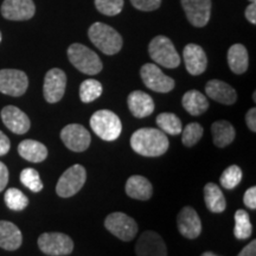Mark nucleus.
Returning <instances> with one entry per match:
<instances>
[{
  "instance_id": "393cba45",
  "label": "nucleus",
  "mask_w": 256,
  "mask_h": 256,
  "mask_svg": "<svg viewBox=\"0 0 256 256\" xmlns=\"http://www.w3.org/2000/svg\"><path fill=\"white\" fill-rule=\"evenodd\" d=\"M211 133H212V142L217 147L223 148L230 145L235 140V128L229 121L218 120L211 126Z\"/></svg>"
},
{
  "instance_id": "2eb2a0df",
  "label": "nucleus",
  "mask_w": 256,
  "mask_h": 256,
  "mask_svg": "<svg viewBox=\"0 0 256 256\" xmlns=\"http://www.w3.org/2000/svg\"><path fill=\"white\" fill-rule=\"evenodd\" d=\"M36 14V6L32 0H4L2 14L8 20H28Z\"/></svg>"
},
{
  "instance_id": "7c9ffc66",
  "label": "nucleus",
  "mask_w": 256,
  "mask_h": 256,
  "mask_svg": "<svg viewBox=\"0 0 256 256\" xmlns=\"http://www.w3.org/2000/svg\"><path fill=\"white\" fill-rule=\"evenodd\" d=\"M4 200L6 206L10 210L22 211L28 206V198L20 190L16 188H11L6 190Z\"/></svg>"
},
{
  "instance_id": "4468645a",
  "label": "nucleus",
  "mask_w": 256,
  "mask_h": 256,
  "mask_svg": "<svg viewBox=\"0 0 256 256\" xmlns=\"http://www.w3.org/2000/svg\"><path fill=\"white\" fill-rule=\"evenodd\" d=\"M188 20L196 28H203L209 23L211 16V0H182Z\"/></svg>"
},
{
  "instance_id": "6ab92c4d",
  "label": "nucleus",
  "mask_w": 256,
  "mask_h": 256,
  "mask_svg": "<svg viewBox=\"0 0 256 256\" xmlns=\"http://www.w3.org/2000/svg\"><path fill=\"white\" fill-rule=\"evenodd\" d=\"M127 104L133 116L138 119L150 116L154 112V101L146 92L142 90H134L128 95Z\"/></svg>"
},
{
  "instance_id": "9b49d317",
  "label": "nucleus",
  "mask_w": 256,
  "mask_h": 256,
  "mask_svg": "<svg viewBox=\"0 0 256 256\" xmlns=\"http://www.w3.org/2000/svg\"><path fill=\"white\" fill-rule=\"evenodd\" d=\"M60 139L70 151L84 152L90 146L92 136L86 127L78 124H70L60 130Z\"/></svg>"
},
{
  "instance_id": "7ed1b4c3",
  "label": "nucleus",
  "mask_w": 256,
  "mask_h": 256,
  "mask_svg": "<svg viewBox=\"0 0 256 256\" xmlns=\"http://www.w3.org/2000/svg\"><path fill=\"white\" fill-rule=\"evenodd\" d=\"M90 127L96 136L104 142H114L122 132V124L114 112L101 110L95 112L89 120Z\"/></svg>"
},
{
  "instance_id": "58836bf2",
  "label": "nucleus",
  "mask_w": 256,
  "mask_h": 256,
  "mask_svg": "<svg viewBox=\"0 0 256 256\" xmlns=\"http://www.w3.org/2000/svg\"><path fill=\"white\" fill-rule=\"evenodd\" d=\"M246 122L247 126L252 132H256V110L255 108H250L248 110L247 115H246Z\"/></svg>"
},
{
  "instance_id": "bb28decb",
  "label": "nucleus",
  "mask_w": 256,
  "mask_h": 256,
  "mask_svg": "<svg viewBox=\"0 0 256 256\" xmlns=\"http://www.w3.org/2000/svg\"><path fill=\"white\" fill-rule=\"evenodd\" d=\"M204 202L208 210L214 214H220L226 210V202L222 190L215 183H208L204 186Z\"/></svg>"
},
{
  "instance_id": "a878e982",
  "label": "nucleus",
  "mask_w": 256,
  "mask_h": 256,
  "mask_svg": "<svg viewBox=\"0 0 256 256\" xmlns=\"http://www.w3.org/2000/svg\"><path fill=\"white\" fill-rule=\"evenodd\" d=\"M182 104H183L184 110L194 116H200V115L206 113L209 108L208 98L200 92L194 90V89L185 92Z\"/></svg>"
},
{
  "instance_id": "e433bc0d",
  "label": "nucleus",
  "mask_w": 256,
  "mask_h": 256,
  "mask_svg": "<svg viewBox=\"0 0 256 256\" xmlns=\"http://www.w3.org/2000/svg\"><path fill=\"white\" fill-rule=\"evenodd\" d=\"M243 203H244V206L249 208V209L252 210L256 209V188L255 186L249 188L248 190L244 192V196H243Z\"/></svg>"
},
{
  "instance_id": "a211bd4d",
  "label": "nucleus",
  "mask_w": 256,
  "mask_h": 256,
  "mask_svg": "<svg viewBox=\"0 0 256 256\" xmlns=\"http://www.w3.org/2000/svg\"><path fill=\"white\" fill-rule=\"evenodd\" d=\"M183 57L186 70L191 75H202L206 70V55L203 48L197 44H188L183 50Z\"/></svg>"
},
{
  "instance_id": "1a4fd4ad",
  "label": "nucleus",
  "mask_w": 256,
  "mask_h": 256,
  "mask_svg": "<svg viewBox=\"0 0 256 256\" xmlns=\"http://www.w3.org/2000/svg\"><path fill=\"white\" fill-rule=\"evenodd\" d=\"M140 75L144 84L156 92H170L174 88V80L165 75L156 64L146 63L142 66Z\"/></svg>"
},
{
  "instance_id": "412c9836",
  "label": "nucleus",
  "mask_w": 256,
  "mask_h": 256,
  "mask_svg": "<svg viewBox=\"0 0 256 256\" xmlns=\"http://www.w3.org/2000/svg\"><path fill=\"white\" fill-rule=\"evenodd\" d=\"M23 235L16 224L8 220H0V248L14 252L20 248Z\"/></svg>"
},
{
  "instance_id": "2f4dec72",
  "label": "nucleus",
  "mask_w": 256,
  "mask_h": 256,
  "mask_svg": "<svg viewBox=\"0 0 256 256\" xmlns=\"http://www.w3.org/2000/svg\"><path fill=\"white\" fill-rule=\"evenodd\" d=\"M243 177L242 170L238 165H232L223 171L220 178V183L226 190H232L241 183Z\"/></svg>"
},
{
  "instance_id": "f704fd0d",
  "label": "nucleus",
  "mask_w": 256,
  "mask_h": 256,
  "mask_svg": "<svg viewBox=\"0 0 256 256\" xmlns=\"http://www.w3.org/2000/svg\"><path fill=\"white\" fill-rule=\"evenodd\" d=\"M95 6L100 14L113 17L122 11L124 0H95Z\"/></svg>"
},
{
  "instance_id": "79ce46f5",
  "label": "nucleus",
  "mask_w": 256,
  "mask_h": 256,
  "mask_svg": "<svg viewBox=\"0 0 256 256\" xmlns=\"http://www.w3.org/2000/svg\"><path fill=\"white\" fill-rule=\"evenodd\" d=\"M246 18L248 19L249 23L252 25L256 24V5L255 2H250V5L248 6L247 10H246Z\"/></svg>"
},
{
  "instance_id": "4be33fe9",
  "label": "nucleus",
  "mask_w": 256,
  "mask_h": 256,
  "mask_svg": "<svg viewBox=\"0 0 256 256\" xmlns=\"http://www.w3.org/2000/svg\"><path fill=\"white\" fill-rule=\"evenodd\" d=\"M124 188H126L128 197L138 200H147L153 194V186L151 182L139 174H134L128 178Z\"/></svg>"
},
{
  "instance_id": "aec40b11",
  "label": "nucleus",
  "mask_w": 256,
  "mask_h": 256,
  "mask_svg": "<svg viewBox=\"0 0 256 256\" xmlns=\"http://www.w3.org/2000/svg\"><path fill=\"white\" fill-rule=\"evenodd\" d=\"M206 92L209 98L222 104L232 106L238 100L236 90L228 83L220 80H211L206 83Z\"/></svg>"
},
{
  "instance_id": "423d86ee",
  "label": "nucleus",
  "mask_w": 256,
  "mask_h": 256,
  "mask_svg": "<svg viewBox=\"0 0 256 256\" xmlns=\"http://www.w3.org/2000/svg\"><path fill=\"white\" fill-rule=\"evenodd\" d=\"M87 180V171L82 165L76 164L60 176L56 185V194L62 198L75 196Z\"/></svg>"
},
{
  "instance_id": "49530a36",
  "label": "nucleus",
  "mask_w": 256,
  "mask_h": 256,
  "mask_svg": "<svg viewBox=\"0 0 256 256\" xmlns=\"http://www.w3.org/2000/svg\"><path fill=\"white\" fill-rule=\"evenodd\" d=\"M249 2H255V0H249Z\"/></svg>"
},
{
  "instance_id": "f257e3e1",
  "label": "nucleus",
  "mask_w": 256,
  "mask_h": 256,
  "mask_svg": "<svg viewBox=\"0 0 256 256\" xmlns=\"http://www.w3.org/2000/svg\"><path fill=\"white\" fill-rule=\"evenodd\" d=\"M168 136L156 128H140L130 136V147L142 156H160L168 150Z\"/></svg>"
},
{
  "instance_id": "72a5a7b5",
  "label": "nucleus",
  "mask_w": 256,
  "mask_h": 256,
  "mask_svg": "<svg viewBox=\"0 0 256 256\" xmlns=\"http://www.w3.org/2000/svg\"><path fill=\"white\" fill-rule=\"evenodd\" d=\"M182 136V142L186 147H192L200 142L203 136V127L198 122H191L185 126Z\"/></svg>"
},
{
  "instance_id": "f03ea898",
  "label": "nucleus",
  "mask_w": 256,
  "mask_h": 256,
  "mask_svg": "<svg viewBox=\"0 0 256 256\" xmlns=\"http://www.w3.org/2000/svg\"><path fill=\"white\" fill-rule=\"evenodd\" d=\"M89 40L98 50L106 55H115L122 48V37L115 28L110 25L100 23H94L88 30Z\"/></svg>"
},
{
  "instance_id": "cd10ccee",
  "label": "nucleus",
  "mask_w": 256,
  "mask_h": 256,
  "mask_svg": "<svg viewBox=\"0 0 256 256\" xmlns=\"http://www.w3.org/2000/svg\"><path fill=\"white\" fill-rule=\"evenodd\" d=\"M156 126L168 136H179L183 130V124L177 115L174 113H160L156 119Z\"/></svg>"
},
{
  "instance_id": "dca6fc26",
  "label": "nucleus",
  "mask_w": 256,
  "mask_h": 256,
  "mask_svg": "<svg viewBox=\"0 0 256 256\" xmlns=\"http://www.w3.org/2000/svg\"><path fill=\"white\" fill-rule=\"evenodd\" d=\"M177 226L185 238H197L202 232V220L197 211L191 206L183 208L177 216Z\"/></svg>"
},
{
  "instance_id": "0eeeda50",
  "label": "nucleus",
  "mask_w": 256,
  "mask_h": 256,
  "mask_svg": "<svg viewBox=\"0 0 256 256\" xmlns=\"http://www.w3.org/2000/svg\"><path fill=\"white\" fill-rule=\"evenodd\" d=\"M40 252L49 256H66L74 250L72 238L62 232H44L38 238Z\"/></svg>"
},
{
  "instance_id": "c9c22d12",
  "label": "nucleus",
  "mask_w": 256,
  "mask_h": 256,
  "mask_svg": "<svg viewBox=\"0 0 256 256\" xmlns=\"http://www.w3.org/2000/svg\"><path fill=\"white\" fill-rule=\"evenodd\" d=\"M130 2L136 10L145 12L154 11L162 5V0H130Z\"/></svg>"
},
{
  "instance_id": "5701e85b",
  "label": "nucleus",
  "mask_w": 256,
  "mask_h": 256,
  "mask_svg": "<svg viewBox=\"0 0 256 256\" xmlns=\"http://www.w3.org/2000/svg\"><path fill=\"white\" fill-rule=\"evenodd\" d=\"M18 153L22 158L30 162H42L46 159L48 148L36 140H24L18 145Z\"/></svg>"
},
{
  "instance_id": "a19ab883",
  "label": "nucleus",
  "mask_w": 256,
  "mask_h": 256,
  "mask_svg": "<svg viewBox=\"0 0 256 256\" xmlns=\"http://www.w3.org/2000/svg\"><path fill=\"white\" fill-rule=\"evenodd\" d=\"M238 256H256V241L252 240L250 243H248L244 248L240 252Z\"/></svg>"
},
{
  "instance_id": "f3484780",
  "label": "nucleus",
  "mask_w": 256,
  "mask_h": 256,
  "mask_svg": "<svg viewBox=\"0 0 256 256\" xmlns=\"http://www.w3.org/2000/svg\"><path fill=\"white\" fill-rule=\"evenodd\" d=\"M2 120L6 127L14 134H25L30 130L31 121L23 110L14 106H6L2 108Z\"/></svg>"
},
{
  "instance_id": "b1692460",
  "label": "nucleus",
  "mask_w": 256,
  "mask_h": 256,
  "mask_svg": "<svg viewBox=\"0 0 256 256\" xmlns=\"http://www.w3.org/2000/svg\"><path fill=\"white\" fill-rule=\"evenodd\" d=\"M228 64L234 74H244L248 70L249 55L247 48L242 44H234L228 50Z\"/></svg>"
},
{
  "instance_id": "f8f14e48",
  "label": "nucleus",
  "mask_w": 256,
  "mask_h": 256,
  "mask_svg": "<svg viewBox=\"0 0 256 256\" xmlns=\"http://www.w3.org/2000/svg\"><path fill=\"white\" fill-rule=\"evenodd\" d=\"M66 87V75L62 69L52 68L44 78L43 94L46 102L57 104L63 98Z\"/></svg>"
},
{
  "instance_id": "9d476101",
  "label": "nucleus",
  "mask_w": 256,
  "mask_h": 256,
  "mask_svg": "<svg viewBox=\"0 0 256 256\" xmlns=\"http://www.w3.org/2000/svg\"><path fill=\"white\" fill-rule=\"evenodd\" d=\"M28 87V78L24 72L17 69L0 70V92L18 98L25 94Z\"/></svg>"
},
{
  "instance_id": "6e6552de",
  "label": "nucleus",
  "mask_w": 256,
  "mask_h": 256,
  "mask_svg": "<svg viewBox=\"0 0 256 256\" xmlns=\"http://www.w3.org/2000/svg\"><path fill=\"white\" fill-rule=\"evenodd\" d=\"M104 226L121 241L130 242L138 234V224L132 217L124 212L110 214L104 220Z\"/></svg>"
},
{
  "instance_id": "37998d69",
  "label": "nucleus",
  "mask_w": 256,
  "mask_h": 256,
  "mask_svg": "<svg viewBox=\"0 0 256 256\" xmlns=\"http://www.w3.org/2000/svg\"><path fill=\"white\" fill-rule=\"evenodd\" d=\"M200 256H218V255H215L214 252H203Z\"/></svg>"
},
{
  "instance_id": "39448f33",
  "label": "nucleus",
  "mask_w": 256,
  "mask_h": 256,
  "mask_svg": "<svg viewBox=\"0 0 256 256\" xmlns=\"http://www.w3.org/2000/svg\"><path fill=\"white\" fill-rule=\"evenodd\" d=\"M148 54L156 64L168 69H174L180 64V57L174 43L165 36H156L153 38L148 46Z\"/></svg>"
},
{
  "instance_id": "ddd939ff",
  "label": "nucleus",
  "mask_w": 256,
  "mask_h": 256,
  "mask_svg": "<svg viewBox=\"0 0 256 256\" xmlns=\"http://www.w3.org/2000/svg\"><path fill=\"white\" fill-rule=\"evenodd\" d=\"M136 254V256H168V248L159 234L147 230L138 238Z\"/></svg>"
},
{
  "instance_id": "20e7f679",
  "label": "nucleus",
  "mask_w": 256,
  "mask_h": 256,
  "mask_svg": "<svg viewBox=\"0 0 256 256\" xmlns=\"http://www.w3.org/2000/svg\"><path fill=\"white\" fill-rule=\"evenodd\" d=\"M68 58L78 72L86 75H96L104 68L98 54L83 44H72L68 48Z\"/></svg>"
},
{
  "instance_id": "c756f323",
  "label": "nucleus",
  "mask_w": 256,
  "mask_h": 256,
  "mask_svg": "<svg viewBox=\"0 0 256 256\" xmlns=\"http://www.w3.org/2000/svg\"><path fill=\"white\" fill-rule=\"evenodd\" d=\"M102 95V84L96 80H86L80 86V98L83 104H90Z\"/></svg>"
},
{
  "instance_id": "a18cd8bd",
  "label": "nucleus",
  "mask_w": 256,
  "mask_h": 256,
  "mask_svg": "<svg viewBox=\"0 0 256 256\" xmlns=\"http://www.w3.org/2000/svg\"><path fill=\"white\" fill-rule=\"evenodd\" d=\"M0 42H2V32H0Z\"/></svg>"
},
{
  "instance_id": "4c0bfd02",
  "label": "nucleus",
  "mask_w": 256,
  "mask_h": 256,
  "mask_svg": "<svg viewBox=\"0 0 256 256\" xmlns=\"http://www.w3.org/2000/svg\"><path fill=\"white\" fill-rule=\"evenodd\" d=\"M8 183V170L4 162H0V192L5 190Z\"/></svg>"
},
{
  "instance_id": "ea45409f",
  "label": "nucleus",
  "mask_w": 256,
  "mask_h": 256,
  "mask_svg": "<svg viewBox=\"0 0 256 256\" xmlns=\"http://www.w3.org/2000/svg\"><path fill=\"white\" fill-rule=\"evenodd\" d=\"M10 148H11V142L10 139L0 130V156L8 154Z\"/></svg>"
},
{
  "instance_id": "c03bdc74",
  "label": "nucleus",
  "mask_w": 256,
  "mask_h": 256,
  "mask_svg": "<svg viewBox=\"0 0 256 256\" xmlns=\"http://www.w3.org/2000/svg\"><path fill=\"white\" fill-rule=\"evenodd\" d=\"M252 100H254V102L256 101V92H254V94H252Z\"/></svg>"
},
{
  "instance_id": "473e14b6",
  "label": "nucleus",
  "mask_w": 256,
  "mask_h": 256,
  "mask_svg": "<svg viewBox=\"0 0 256 256\" xmlns=\"http://www.w3.org/2000/svg\"><path fill=\"white\" fill-rule=\"evenodd\" d=\"M20 182L25 188L32 192H40L43 190V182L38 171L34 168H24L20 174Z\"/></svg>"
},
{
  "instance_id": "c85d7f7f",
  "label": "nucleus",
  "mask_w": 256,
  "mask_h": 256,
  "mask_svg": "<svg viewBox=\"0 0 256 256\" xmlns=\"http://www.w3.org/2000/svg\"><path fill=\"white\" fill-rule=\"evenodd\" d=\"M252 234V224L250 217L244 210H238L235 212V228H234V235L238 240H247Z\"/></svg>"
}]
</instances>
